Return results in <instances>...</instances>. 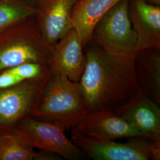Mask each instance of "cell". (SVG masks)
I'll use <instances>...</instances> for the list:
<instances>
[{
	"label": "cell",
	"mask_w": 160,
	"mask_h": 160,
	"mask_svg": "<svg viewBox=\"0 0 160 160\" xmlns=\"http://www.w3.org/2000/svg\"><path fill=\"white\" fill-rule=\"evenodd\" d=\"M87 45L86 67L77 82L78 89L90 112H114L139 90L135 73V53L107 51L92 40Z\"/></svg>",
	"instance_id": "1"
},
{
	"label": "cell",
	"mask_w": 160,
	"mask_h": 160,
	"mask_svg": "<svg viewBox=\"0 0 160 160\" xmlns=\"http://www.w3.org/2000/svg\"><path fill=\"white\" fill-rule=\"evenodd\" d=\"M90 112L77 83L52 70L32 117L58 123L65 130H71Z\"/></svg>",
	"instance_id": "2"
},
{
	"label": "cell",
	"mask_w": 160,
	"mask_h": 160,
	"mask_svg": "<svg viewBox=\"0 0 160 160\" xmlns=\"http://www.w3.org/2000/svg\"><path fill=\"white\" fill-rule=\"evenodd\" d=\"M34 17L0 33V72L26 62L50 65L53 47L42 36Z\"/></svg>",
	"instance_id": "3"
},
{
	"label": "cell",
	"mask_w": 160,
	"mask_h": 160,
	"mask_svg": "<svg viewBox=\"0 0 160 160\" xmlns=\"http://www.w3.org/2000/svg\"><path fill=\"white\" fill-rule=\"evenodd\" d=\"M129 0H120L98 21L91 40L107 51L132 54L138 50L137 35L128 12Z\"/></svg>",
	"instance_id": "4"
},
{
	"label": "cell",
	"mask_w": 160,
	"mask_h": 160,
	"mask_svg": "<svg viewBox=\"0 0 160 160\" xmlns=\"http://www.w3.org/2000/svg\"><path fill=\"white\" fill-rule=\"evenodd\" d=\"M65 131L59 123L29 116L20 120L13 131L33 148L51 152L67 160L82 159L85 153L67 137Z\"/></svg>",
	"instance_id": "5"
},
{
	"label": "cell",
	"mask_w": 160,
	"mask_h": 160,
	"mask_svg": "<svg viewBox=\"0 0 160 160\" xmlns=\"http://www.w3.org/2000/svg\"><path fill=\"white\" fill-rule=\"evenodd\" d=\"M73 142L95 160H159L160 141L130 138L126 143L72 134Z\"/></svg>",
	"instance_id": "6"
},
{
	"label": "cell",
	"mask_w": 160,
	"mask_h": 160,
	"mask_svg": "<svg viewBox=\"0 0 160 160\" xmlns=\"http://www.w3.org/2000/svg\"><path fill=\"white\" fill-rule=\"evenodd\" d=\"M51 74L0 89V135L13 131L20 120L32 116Z\"/></svg>",
	"instance_id": "7"
},
{
	"label": "cell",
	"mask_w": 160,
	"mask_h": 160,
	"mask_svg": "<svg viewBox=\"0 0 160 160\" xmlns=\"http://www.w3.org/2000/svg\"><path fill=\"white\" fill-rule=\"evenodd\" d=\"M71 132L102 140L142 138L139 131L125 119L106 110L90 112Z\"/></svg>",
	"instance_id": "8"
},
{
	"label": "cell",
	"mask_w": 160,
	"mask_h": 160,
	"mask_svg": "<svg viewBox=\"0 0 160 160\" xmlns=\"http://www.w3.org/2000/svg\"><path fill=\"white\" fill-rule=\"evenodd\" d=\"M77 0H45L34 17L40 33L51 46H55L72 29L71 15Z\"/></svg>",
	"instance_id": "9"
},
{
	"label": "cell",
	"mask_w": 160,
	"mask_h": 160,
	"mask_svg": "<svg viewBox=\"0 0 160 160\" xmlns=\"http://www.w3.org/2000/svg\"><path fill=\"white\" fill-rule=\"evenodd\" d=\"M114 113L135 127L143 138L160 141V106L139 90Z\"/></svg>",
	"instance_id": "10"
},
{
	"label": "cell",
	"mask_w": 160,
	"mask_h": 160,
	"mask_svg": "<svg viewBox=\"0 0 160 160\" xmlns=\"http://www.w3.org/2000/svg\"><path fill=\"white\" fill-rule=\"evenodd\" d=\"M128 12L137 35L138 50L160 49V6L142 0H129Z\"/></svg>",
	"instance_id": "11"
},
{
	"label": "cell",
	"mask_w": 160,
	"mask_h": 160,
	"mask_svg": "<svg viewBox=\"0 0 160 160\" xmlns=\"http://www.w3.org/2000/svg\"><path fill=\"white\" fill-rule=\"evenodd\" d=\"M77 33L71 29L53 46L50 66L52 71L66 76L73 82H78L86 67V56Z\"/></svg>",
	"instance_id": "12"
},
{
	"label": "cell",
	"mask_w": 160,
	"mask_h": 160,
	"mask_svg": "<svg viewBox=\"0 0 160 160\" xmlns=\"http://www.w3.org/2000/svg\"><path fill=\"white\" fill-rule=\"evenodd\" d=\"M134 67L139 91L160 106V49L137 51Z\"/></svg>",
	"instance_id": "13"
},
{
	"label": "cell",
	"mask_w": 160,
	"mask_h": 160,
	"mask_svg": "<svg viewBox=\"0 0 160 160\" xmlns=\"http://www.w3.org/2000/svg\"><path fill=\"white\" fill-rule=\"evenodd\" d=\"M120 1H77L71 15L72 29L78 35L83 48L91 40L92 31L98 21Z\"/></svg>",
	"instance_id": "14"
},
{
	"label": "cell",
	"mask_w": 160,
	"mask_h": 160,
	"mask_svg": "<svg viewBox=\"0 0 160 160\" xmlns=\"http://www.w3.org/2000/svg\"><path fill=\"white\" fill-rule=\"evenodd\" d=\"M37 155L15 132L0 135V160H36Z\"/></svg>",
	"instance_id": "15"
},
{
	"label": "cell",
	"mask_w": 160,
	"mask_h": 160,
	"mask_svg": "<svg viewBox=\"0 0 160 160\" xmlns=\"http://www.w3.org/2000/svg\"><path fill=\"white\" fill-rule=\"evenodd\" d=\"M37 11L22 0H0V33L28 17H34Z\"/></svg>",
	"instance_id": "16"
},
{
	"label": "cell",
	"mask_w": 160,
	"mask_h": 160,
	"mask_svg": "<svg viewBox=\"0 0 160 160\" xmlns=\"http://www.w3.org/2000/svg\"><path fill=\"white\" fill-rule=\"evenodd\" d=\"M6 70L17 75L23 81L43 78L52 72L50 65L36 62L22 63Z\"/></svg>",
	"instance_id": "17"
},
{
	"label": "cell",
	"mask_w": 160,
	"mask_h": 160,
	"mask_svg": "<svg viewBox=\"0 0 160 160\" xmlns=\"http://www.w3.org/2000/svg\"><path fill=\"white\" fill-rule=\"evenodd\" d=\"M22 81L23 80L20 78L7 70H4L0 72V89L12 87Z\"/></svg>",
	"instance_id": "18"
},
{
	"label": "cell",
	"mask_w": 160,
	"mask_h": 160,
	"mask_svg": "<svg viewBox=\"0 0 160 160\" xmlns=\"http://www.w3.org/2000/svg\"><path fill=\"white\" fill-rule=\"evenodd\" d=\"M23 2L38 9L45 0H22Z\"/></svg>",
	"instance_id": "19"
},
{
	"label": "cell",
	"mask_w": 160,
	"mask_h": 160,
	"mask_svg": "<svg viewBox=\"0 0 160 160\" xmlns=\"http://www.w3.org/2000/svg\"><path fill=\"white\" fill-rule=\"evenodd\" d=\"M142 1L154 5H157V6L160 5V0H142Z\"/></svg>",
	"instance_id": "20"
}]
</instances>
